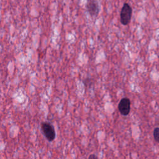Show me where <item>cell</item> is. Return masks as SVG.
<instances>
[{"label": "cell", "mask_w": 159, "mask_h": 159, "mask_svg": "<svg viewBox=\"0 0 159 159\" xmlns=\"http://www.w3.org/2000/svg\"><path fill=\"white\" fill-rule=\"evenodd\" d=\"M118 109L122 116H127L130 110V101L127 98H122L118 105Z\"/></svg>", "instance_id": "4"}, {"label": "cell", "mask_w": 159, "mask_h": 159, "mask_svg": "<svg viewBox=\"0 0 159 159\" xmlns=\"http://www.w3.org/2000/svg\"><path fill=\"white\" fill-rule=\"evenodd\" d=\"M132 14V9L127 2L124 3L121 8L120 12V22L124 25H128L131 20Z\"/></svg>", "instance_id": "1"}, {"label": "cell", "mask_w": 159, "mask_h": 159, "mask_svg": "<svg viewBox=\"0 0 159 159\" xmlns=\"http://www.w3.org/2000/svg\"><path fill=\"white\" fill-rule=\"evenodd\" d=\"M42 131L45 138L49 141H53L56 136V133L53 126L47 122H44L41 124Z\"/></svg>", "instance_id": "2"}, {"label": "cell", "mask_w": 159, "mask_h": 159, "mask_svg": "<svg viewBox=\"0 0 159 159\" xmlns=\"http://www.w3.org/2000/svg\"><path fill=\"white\" fill-rule=\"evenodd\" d=\"M88 159H98V157H97L96 155H94V154H91V155H90L89 156Z\"/></svg>", "instance_id": "6"}, {"label": "cell", "mask_w": 159, "mask_h": 159, "mask_svg": "<svg viewBox=\"0 0 159 159\" xmlns=\"http://www.w3.org/2000/svg\"><path fill=\"white\" fill-rule=\"evenodd\" d=\"M153 137L157 143H159V127L155 128L153 130Z\"/></svg>", "instance_id": "5"}, {"label": "cell", "mask_w": 159, "mask_h": 159, "mask_svg": "<svg viewBox=\"0 0 159 159\" xmlns=\"http://www.w3.org/2000/svg\"><path fill=\"white\" fill-rule=\"evenodd\" d=\"M86 7L87 12L91 17H96L98 16L100 11V7L97 0H88Z\"/></svg>", "instance_id": "3"}]
</instances>
